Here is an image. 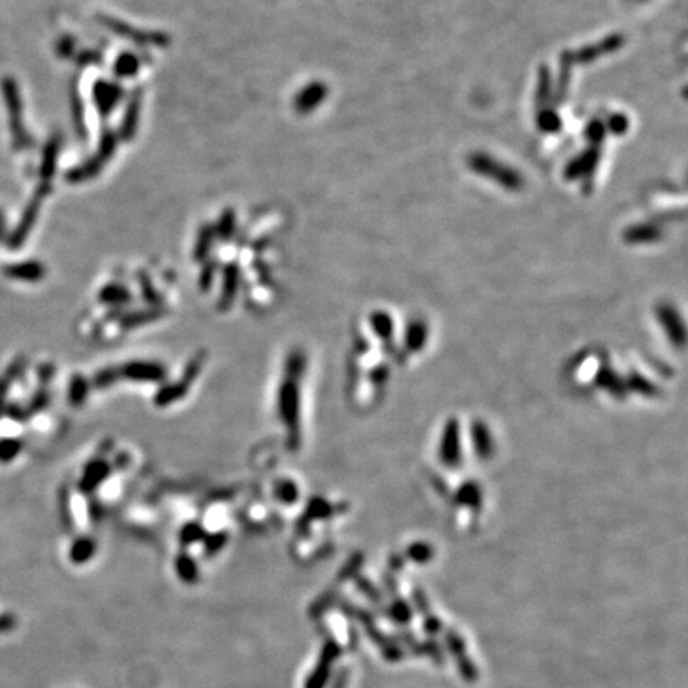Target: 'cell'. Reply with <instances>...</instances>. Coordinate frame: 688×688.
I'll list each match as a JSON object with an SVG mask.
<instances>
[{
  "label": "cell",
  "mask_w": 688,
  "mask_h": 688,
  "mask_svg": "<svg viewBox=\"0 0 688 688\" xmlns=\"http://www.w3.org/2000/svg\"><path fill=\"white\" fill-rule=\"evenodd\" d=\"M585 132H586V137H588L590 142H591V145H601L602 142H604L606 134H607L604 121L602 120L590 121L588 126H586Z\"/></svg>",
  "instance_id": "19"
},
{
  "label": "cell",
  "mask_w": 688,
  "mask_h": 688,
  "mask_svg": "<svg viewBox=\"0 0 688 688\" xmlns=\"http://www.w3.org/2000/svg\"><path fill=\"white\" fill-rule=\"evenodd\" d=\"M3 274L7 278L24 280V282H35V280H40L42 278H44L45 269H44V264L42 263L23 262V263H15V264H8V266H5Z\"/></svg>",
  "instance_id": "10"
},
{
  "label": "cell",
  "mask_w": 688,
  "mask_h": 688,
  "mask_svg": "<svg viewBox=\"0 0 688 688\" xmlns=\"http://www.w3.org/2000/svg\"><path fill=\"white\" fill-rule=\"evenodd\" d=\"M115 147H116L115 134L114 132L107 131L104 134V139H102V142H100V147H99L96 155H94L91 160H88L87 163L82 164L80 168H75L73 171L69 172L67 174L69 181L82 182V181H88V179H91L93 176H96L100 169L104 168V164L110 160V156L114 155Z\"/></svg>",
  "instance_id": "3"
},
{
  "label": "cell",
  "mask_w": 688,
  "mask_h": 688,
  "mask_svg": "<svg viewBox=\"0 0 688 688\" xmlns=\"http://www.w3.org/2000/svg\"><path fill=\"white\" fill-rule=\"evenodd\" d=\"M572 62L568 60V56L561 55L559 57V73L556 84L553 87V99L554 104H563L565 96H568L569 84H570V71H572Z\"/></svg>",
  "instance_id": "11"
},
{
  "label": "cell",
  "mask_w": 688,
  "mask_h": 688,
  "mask_svg": "<svg viewBox=\"0 0 688 688\" xmlns=\"http://www.w3.org/2000/svg\"><path fill=\"white\" fill-rule=\"evenodd\" d=\"M2 91L5 102H7L8 115H10V128H12L13 141L17 148H26L33 145V137L26 131L23 126V104H21V96L17 82L13 78H3L2 80Z\"/></svg>",
  "instance_id": "2"
},
{
  "label": "cell",
  "mask_w": 688,
  "mask_h": 688,
  "mask_svg": "<svg viewBox=\"0 0 688 688\" xmlns=\"http://www.w3.org/2000/svg\"><path fill=\"white\" fill-rule=\"evenodd\" d=\"M327 96V87L324 83H311L301 91L295 100V107L298 112L306 114L322 104Z\"/></svg>",
  "instance_id": "9"
},
{
  "label": "cell",
  "mask_w": 688,
  "mask_h": 688,
  "mask_svg": "<svg viewBox=\"0 0 688 688\" xmlns=\"http://www.w3.org/2000/svg\"><path fill=\"white\" fill-rule=\"evenodd\" d=\"M93 96L96 100V107L100 116H107L123 96V89H121L120 84L102 80L94 84Z\"/></svg>",
  "instance_id": "8"
},
{
  "label": "cell",
  "mask_w": 688,
  "mask_h": 688,
  "mask_svg": "<svg viewBox=\"0 0 688 688\" xmlns=\"http://www.w3.org/2000/svg\"><path fill=\"white\" fill-rule=\"evenodd\" d=\"M661 237V231L658 226L650 225V224H640L629 226V228L624 231V239L628 242H633V244H637V242H653Z\"/></svg>",
  "instance_id": "12"
},
{
  "label": "cell",
  "mask_w": 688,
  "mask_h": 688,
  "mask_svg": "<svg viewBox=\"0 0 688 688\" xmlns=\"http://www.w3.org/2000/svg\"><path fill=\"white\" fill-rule=\"evenodd\" d=\"M601 160V145H591L588 150H585L581 155H579L575 160L570 161L565 168L564 176L569 179V181H574V179L583 177V181L591 182L592 172L596 171L597 163Z\"/></svg>",
  "instance_id": "6"
},
{
  "label": "cell",
  "mask_w": 688,
  "mask_h": 688,
  "mask_svg": "<svg viewBox=\"0 0 688 688\" xmlns=\"http://www.w3.org/2000/svg\"><path fill=\"white\" fill-rule=\"evenodd\" d=\"M604 125L607 132H612V134L615 136H622L629 128V120L628 116L623 114H613L608 116L607 121H604Z\"/></svg>",
  "instance_id": "18"
},
{
  "label": "cell",
  "mask_w": 688,
  "mask_h": 688,
  "mask_svg": "<svg viewBox=\"0 0 688 688\" xmlns=\"http://www.w3.org/2000/svg\"><path fill=\"white\" fill-rule=\"evenodd\" d=\"M139 109H141L139 99L134 98L131 100L129 107L126 109V115L123 118V123H121L120 132H121V136L125 137V139H129V137H132V134L136 132L137 121H139Z\"/></svg>",
  "instance_id": "16"
},
{
  "label": "cell",
  "mask_w": 688,
  "mask_h": 688,
  "mask_svg": "<svg viewBox=\"0 0 688 688\" xmlns=\"http://www.w3.org/2000/svg\"><path fill=\"white\" fill-rule=\"evenodd\" d=\"M3 228V219H2V214H0V230Z\"/></svg>",
  "instance_id": "21"
},
{
  "label": "cell",
  "mask_w": 688,
  "mask_h": 688,
  "mask_svg": "<svg viewBox=\"0 0 688 688\" xmlns=\"http://www.w3.org/2000/svg\"><path fill=\"white\" fill-rule=\"evenodd\" d=\"M624 44V39L620 34H613L606 37L604 40L597 42V44H592L588 46H583V48L577 50V51H564V55L568 56V60L572 62V66L575 64H588L599 57L610 55V53H615L617 50H620Z\"/></svg>",
  "instance_id": "4"
},
{
  "label": "cell",
  "mask_w": 688,
  "mask_h": 688,
  "mask_svg": "<svg viewBox=\"0 0 688 688\" xmlns=\"http://www.w3.org/2000/svg\"><path fill=\"white\" fill-rule=\"evenodd\" d=\"M467 164L473 172L480 174L483 177H489L491 181L497 182L500 187L507 190H512V192H518L525 185L520 172L515 171L513 168H508L504 163L494 160V158L486 155V153H473V155L469 156Z\"/></svg>",
  "instance_id": "1"
},
{
  "label": "cell",
  "mask_w": 688,
  "mask_h": 688,
  "mask_svg": "<svg viewBox=\"0 0 688 688\" xmlns=\"http://www.w3.org/2000/svg\"><path fill=\"white\" fill-rule=\"evenodd\" d=\"M48 190H50L48 185H44V187H40V190H37L35 197L33 198V201H30L29 206L24 210L23 219H21V221H19L18 226H17V231H15L13 235H12V237H10L8 247L18 248L21 244H23L26 237H28L30 228H33L34 224H35L37 214H39V210H40L42 199H44L45 194L48 193Z\"/></svg>",
  "instance_id": "5"
},
{
  "label": "cell",
  "mask_w": 688,
  "mask_h": 688,
  "mask_svg": "<svg viewBox=\"0 0 688 688\" xmlns=\"http://www.w3.org/2000/svg\"><path fill=\"white\" fill-rule=\"evenodd\" d=\"M18 451H19V442H17V440L0 442V460H3V462L13 459L15 456H17Z\"/></svg>",
  "instance_id": "20"
},
{
  "label": "cell",
  "mask_w": 688,
  "mask_h": 688,
  "mask_svg": "<svg viewBox=\"0 0 688 688\" xmlns=\"http://www.w3.org/2000/svg\"><path fill=\"white\" fill-rule=\"evenodd\" d=\"M537 125L543 132H548V134H554L561 128H563V120L559 118V115L554 112L552 107H543L541 109L537 116Z\"/></svg>",
  "instance_id": "15"
},
{
  "label": "cell",
  "mask_w": 688,
  "mask_h": 688,
  "mask_svg": "<svg viewBox=\"0 0 688 688\" xmlns=\"http://www.w3.org/2000/svg\"><path fill=\"white\" fill-rule=\"evenodd\" d=\"M57 153H60V139L55 137V139H51L48 142V145H46L45 152H44V156H42L40 174H42V179H44V181H48L50 177H53V172H55V168H56Z\"/></svg>",
  "instance_id": "14"
},
{
  "label": "cell",
  "mask_w": 688,
  "mask_h": 688,
  "mask_svg": "<svg viewBox=\"0 0 688 688\" xmlns=\"http://www.w3.org/2000/svg\"><path fill=\"white\" fill-rule=\"evenodd\" d=\"M100 23H104L105 28L112 29L114 33H116L118 35L128 37L129 40L136 42V44H142V45H145V44L164 45L168 42V37L166 35L156 34V33H144V30L132 29V28H128V24H123V23H120V21L112 19V18H105V17L100 18Z\"/></svg>",
  "instance_id": "7"
},
{
  "label": "cell",
  "mask_w": 688,
  "mask_h": 688,
  "mask_svg": "<svg viewBox=\"0 0 688 688\" xmlns=\"http://www.w3.org/2000/svg\"><path fill=\"white\" fill-rule=\"evenodd\" d=\"M115 73L120 77H131L139 71V60L134 55H121L115 64Z\"/></svg>",
  "instance_id": "17"
},
{
  "label": "cell",
  "mask_w": 688,
  "mask_h": 688,
  "mask_svg": "<svg viewBox=\"0 0 688 688\" xmlns=\"http://www.w3.org/2000/svg\"><path fill=\"white\" fill-rule=\"evenodd\" d=\"M553 94V77L552 72L547 66H542L538 71V83H537V104L538 107H548V100Z\"/></svg>",
  "instance_id": "13"
}]
</instances>
